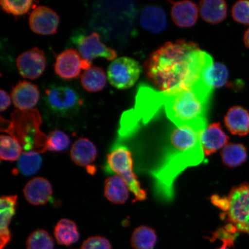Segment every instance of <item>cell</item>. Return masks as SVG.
<instances>
[{"label":"cell","mask_w":249,"mask_h":249,"mask_svg":"<svg viewBox=\"0 0 249 249\" xmlns=\"http://www.w3.org/2000/svg\"><path fill=\"white\" fill-rule=\"evenodd\" d=\"M213 63L211 55L196 43L178 40L168 42L154 52L144 68L148 80L160 91L172 93L198 82Z\"/></svg>","instance_id":"1"},{"label":"cell","mask_w":249,"mask_h":249,"mask_svg":"<svg viewBox=\"0 0 249 249\" xmlns=\"http://www.w3.org/2000/svg\"><path fill=\"white\" fill-rule=\"evenodd\" d=\"M201 133L189 126H176L171 131L157 165L151 171L158 197L170 201L176 180L187 168L203 162L205 154Z\"/></svg>","instance_id":"2"},{"label":"cell","mask_w":249,"mask_h":249,"mask_svg":"<svg viewBox=\"0 0 249 249\" xmlns=\"http://www.w3.org/2000/svg\"><path fill=\"white\" fill-rule=\"evenodd\" d=\"M213 89L202 77L191 86L163 92L166 116L176 126H189L202 133L207 127V113Z\"/></svg>","instance_id":"3"},{"label":"cell","mask_w":249,"mask_h":249,"mask_svg":"<svg viewBox=\"0 0 249 249\" xmlns=\"http://www.w3.org/2000/svg\"><path fill=\"white\" fill-rule=\"evenodd\" d=\"M13 123L8 122L2 131L17 139L26 151L42 153L47 150L48 136L40 131V118L36 111H25L14 115Z\"/></svg>","instance_id":"4"},{"label":"cell","mask_w":249,"mask_h":249,"mask_svg":"<svg viewBox=\"0 0 249 249\" xmlns=\"http://www.w3.org/2000/svg\"><path fill=\"white\" fill-rule=\"evenodd\" d=\"M105 170L122 178L135 196L136 201L144 200L147 195L133 172V161L131 152L125 145L117 142L107 154Z\"/></svg>","instance_id":"5"},{"label":"cell","mask_w":249,"mask_h":249,"mask_svg":"<svg viewBox=\"0 0 249 249\" xmlns=\"http://www.w3.org/2000/svg\"><path fill=\"white\" fill-rule=\"evenodd\" d=\"M227 197L228 207L222 219L234 226L238 232L249 235V183L233 187Z\"/></svg>","instance_id":"6"},{"label":"cell","mask_w":249,"mask_h":249,"mask_svg":"<svg viewBox=\"0 0 249 249\" xmlns=\"http://www.w3.org/2000/svg\"><path fill=\"white\" fill-rule=\"evenodd\" d=\"M45 101L50 110L67 116L79 111L83 101L75 90L66 86H55L45 91Z\"/></svg>","instance_id":"7"},{"label":"cell","mask_w":249,"mask_h":249,"mask_svg":"<svg viewBox=\"0 0 249 249\" xmlns=\"http://www.w3.org/2000/svg\"><path fill=\"white\" fill-rule=\"evenodd\" d=\"M141 73L138 62L129 57L116 58L108 68L107 77L112 86L119 89L131 88Z\"/></svg>","instance_id":"8"},{"label":"cell","mask_w":249,"mask_h":249,"mask_svg":"<svg viewBox=\"0 0 249 249\" xmlns=\"http://www.w3.org/2000/svg\"><path fill=\"white\" fill-rule=\"evenodd\" d=\"M72 41L84 60L91 63L94 59L99 57L108 61L116 59V52L102 42L98 33H93L87 36L78 34L73 37Z\"/></svg>","instance_id":"9"},{"label":"cell","mask_w":249,"mask_h":249,"mask_svg":"<svg viewBox=\"0 0 249 249\" xmlns=\"http://www.w3.org/2000/svg\"><path fill=\"white\" fill-rule=\"evenodd\" d=\"M91 65V62L84 60L79 52L70 49L57 56L54 71L62 79L71 80L76 79L82 70L89 69Z\"/></svg>","instance_id":"10"},{"label":"cell","mask_w":249,"mask_h":249,"mask_svg":"<svg viewBox=\"0 0 249 249\" xmlns=\"http://www.w3.org/2000/svg\"><path fill=\"white\" fill-rule=\"evenodd\" d=\"M17 65L21 76L35 80L42 75L45 70L46 59L44 52L36 47L23 52L18 55Z\"/></svg>","instance_id":"11"},{"label":"cell","mask_w":249,"mask_h":249,"mask_svg":"<svg viewBox=\"0 0 249 249\" xmlns=\"http://www.w3.org/2000/svg\"><path fill=\"white\" fill-rule=\"evenodd\" d=\"M59 24L60 18L57 14L46 6L34 8L29 18L31 31L39 35H54L57 32Z\"/></svg>","instance_id":"12"},{"label":"cell","mask_w":249,"mask_h":249,"mask_svg":"<svg viewBox=\"0 0 249 249\" xmlns=\"http://www.w3.org/2000/svg\"><path fill=\"white\" fill-rule=\"evenodd\" d=\"M98 152L95 145L88 139L80 138L71 146L70 156L71 160L77 166L86 168L89 173H95V167L92 163L97 157Z\"/></svg>","instance_id":"13"},{"label":"cell","mask_w":249,"mask_h":249,"mask_svg":"<svg viewBox=\"0 0 249 249\" xmlns=\"http://www.w3.org/2000/svg\"><path fill=\"white\" fill-rule=\"evenodd\" d=\"M11 98L16 107L21 111H26L38 104L40 93L38 87L24 80L14 87Z\"/></svg>","instance_id":"14"},{"label":"cell","mask_w":249,"mask_h":249,"mask_svg":"<svg viewBox=\"0 0 249 249\" xmlns=\"http://www.w3.org/2000/svg\"><path fill=\"white\" fill-rule=\"evenodd\" d=\"M24 196L30 204L44 205L51 200L53 195L51 183L42 177H36L28 182L23 189Z\"/></svg>","instance_id":"15"},{"label":"cell","mask_w":249,"mask_h":249,"mask_svg":"<svg viewBox=\"0 0 249 249\" xmlns=\"http://www.w3.org/2000/svg\"><path fill=\"white\" fill-rule=\"evenodd\" d=\"M18 196H2L0 203V240L1 248L4 249L10 242L11 233L9 226L16 213Z\"/></svg>","instance_id":"16"},{"label":"cell","mask_w":249,"mask_h":249,"mask_svg":"<svg viewBox=\"0 0 249 249\" xmlns=\"http://www.w3.org/2000/svg\"><path fill=\"white\" fill-rule=\"evenodd\" d=\"M229 138L219 123L210 124L201 133V142L205 155L210 156L228 144Z\"/></svg>","instance_id":"17"},{"label":"cell","mask_w":249,"mask_h":249,"mask_svg":"<svg viewBox=\"0 0 249 249\" xmlns=\"http://www.w3.org/2000/svg\"><path fill=\"white\" fill-rule=\"evenodd\" d=\"M227 129L233 135L244 136L249 133V112L241 106L230 108L225 117Z\"/></svg>","instance_id":"18"},{"label":"cell","mask_w":249,"mask_h":249,"mask_svg":"<svg viewBox=\"0 0 249 249\" xmlns=\"http://www.w3.org/2000/svg\"><path fill=\"white\" fill-rule=\"evenodd\" d=\"M171 15L177 26L188 28L194 26L198 18V8L194 2L183 1L173 2Z\"/></svg>","instance_id":"19"},{"label":"cell","mask_w":249,"mask_h":249,"mask_svg":"<svg viewBox=\"0 0 249 249\" xmlns=\"http://www.w3.org/2000/svg\"><path fill=\"white\" fill-rule=\"evenodd\" d=\"M140 23L143 29L153 33L163 32L167 27V18L162 9L149 5L142 12Z\"/></svg>","instance_id":"20"},{"label":"cell","mask_w":249,"mask_h":249,"mask_svg":"<svg viewBox=\"0 0 249 249\" xmlns=\"http://www.w3.org/2000/svg\"><path fill=\"white\" fill-rule=\"evenodd\" d=\"M129 191L127 183L120 176L115 175L105 180L104 195L112 203H125L128 200Z\"/></svg>","instance_id":"21"},{"label":"cell","mask_w":249,"mask_h":249,"mask_svg":"<svg viewBox=\"0 0 249 249\" xmlns=\"http://www.w3.org/2000/svg\"><path fill=\"white\" fill-rule=\"evenodd\" d=\"M227 5L223 0H207L200 4L201 17L211 24L222 22L227 17Z\"/></svg>","instance_id":"22"},{"label":"cell","mask_w":249,"mask_h":249,"mask_svg":"<svg viewBox=\"0 0 249 249\" xmlns=\"http://www.w3.org/2000/svg\"><path fill=\"white\" fill-rule=\"evenodd\" d=\"M54 235L59 245L69 246L79 241L80 233L75 222L68 219H62L56 224Z\"/></svg>","instance_id":"23"},{"label":"cell","mask_w":249,"mask_h":249,"mask_svg":"<svg viewBox=\"0 0 249 249\" xmlns=\"http://www.w3.org/2000/svg\"><path fill=\"white\" fill-rule=\"evenodd\" d=\"M107 77L101 68L91 67L84 71L81 76V84L86 91L98 92L105 88Z\"/></svg>","instance_id":"24"},{"label":"cell","mask_w":249,"mask_h":249,"mask_svg":"<svg viewBox=\"0 0 249 249\" xmlns=\"http://www.w3.org/2000/svg\"><path fill=\"white\" fill-rule=\"evenodd\" d=\"M221 157L225 166L231 168L241 166L247 160V149L242 144L230 143L221 151Z\"/></svg>","instance_id":"25"},{"label":"cell","mask_w":249,"mask_h":249,"mask_svg":"<svg viewBox=\"0 0 249 249\" xmlns=\"http://www.w3.org/2000/svg\"><path fill=\"white\" fill-rule=\"evenodd\" d=\"M229 70L225 65L217 62L213 63L202 74L205 83L212 89L220 88L228 82Z\"/></svg>","instance_id":"26"},{"label":"cell","mask_w":249,"mask_h":249,"mask_svg":"<svg viewBox=\"0 0 249 249\" xmlns=\"http://www.w3.org/2000/svg\"><path fill=\"white\" fill-rule=\"evenodd\" d=\"M157 242L155 230L145 226L138 227L130 239V244L134 249H154Z\"/></svg>","instance_id":"27"},{"label":"cell","mask_w":249,"mask_h":249,"mask_svg":"<svg viewBox=\"0 0 249 249\" xmlns=\"http://www.w3.org/2000/svg\"><path fill=\"white\" fill-rule=\"evenodd\" d=\"M23 147L19 142L12 136L1 135L0 138V158L1 160L15 161L18 160L23 153Z\"/></svg>","instance_id":"28"},{"label":"cell","mask_w":249,"mask_h":249,"mask_svg":"<svg viewBox=\"0 0 249 249\" xmlns=\"http://www.w3.org/2000/svg\"><path fill=\"white\" fill-rule=\"evenodd\" d=\"M42 163V159L38 152L24 151L18 160V171L24 176H32L39 170Z\"/></svg>","instance_id":"29"},{"label":"cell","mask_w":249,"mask_h":249,"mask_svg":"<svg viewBox=\"0 0 249 249\" xmlns=\"http://www.w3.org/2000/svg\"><path fill=\"white\" fill-rule=\"evenodd\" d=\"M53 238L42 229L36 230L28 237L27 249H54Z\"/></svg>","instance_id":"30"},{"label":"cell","mask_w":249,"mask_h":249,"mask_svg":"<svg viewBox=\"0 0 249 249\" xmlns=\"http://www.w3.org/2000/svg\"><path fill=\"white\" fill-rule=\"evenodd\" d=\"M36 1L31 0H19V1H9L1 0L0 4L2 10L6 13L14 16H21L26 14L31 8L36 6Z\"/></svg>","instance_id":"31"},{"label":"cell","mask_w":249,"mask_h":249,"mask_svg":"<svg viewBox=\"0 0 249 249\" xmlns=\"http://www.w3.org/2000/svg\"><path fill=\"white\" fill-rule=\"evenodd\" d=\"M70 139L67 134L57 129L49 133L46 149L52 152H62L69 147Z\"/></svg>","instance_id":"32"},{"label":"cell","mask_w":249,"mask_h":249,"mask_svg":"<svg viewBox=\"0 0 249 249\" xmlns=\"http://www.w3.org/2000/svg\"><path fill=\"white\" fill-rule=\"evenodd\" d=\"M232 16L236 22L249 25V1L241 0L236 2L232 8Z\"/></svg>","instance_id":"33"},{"label":"cell","mask_w":249,"mask_h":249,"mask_svg":"<svg viewBox=\"0 0 249 249\" xmlns=\"http://www.w3.org/2000/svg\"><path fill=\"white\" fill-rule=\"evenodd\" d=\"M81 249H112V247L107 238L101 236H94L84 241Z\"/></svg>","instance_id":"34"},{"label":"cell","mask_w":249,"mask_h":249,"mask_svg":"<svg viewBox=\"0 0 249 249\" xmlns=\"http://www.w3.org/2000/svg\"><path fill=\"white\" fill-rule=\"evenodd\" d=\"M238 233H232L227 230L225 227L220 228L213 233V238H212V240H214L216 239H219L222 241L223 244L228 245L229 247H233L234 244V241Z\"/></svg>","instance_id":"35"},{"label":"cell","mask_w":249,"mask_h":249,"mask_svg":"<svg viewBox=\"0 0 249 249\" xmlns=\"http://www.w3.org/2000/svg\"><path fill=\"white\" fill-rule=\"evenodd\" d=\"M11 97L8 93L1 89L0 91V99H1V105H0V110L4 111L8 108L11 103Z\"/></svg>","instance_id":"36"},{"label":"cell","mask_w":249,"mask_h":249,"mask_svg":"<svg viewBox=\"0 0 249 249\" xmlns=\"http://www.w3.org/2000/svg\"><path fill=\"white\" fill-rule=\"evenodd\" d=\"M244 40L245 46L249 49V29L245 33Z\"/></svg>","instance_id":"37"},{"label":"cell","mask_w":249,"mask_h":249,"mask_svg":"<svg viewBox=\"0 0 249 249\" xmlns=\"http://www.w3.org/2000/svg\"><path fill=\"white\" fill-rule=\"evenodd\" d=\"M229 246L228 245L223 244L222 247H221L220 248H218L216 249H230Z\"/></svg>","instance_id":"38"}]
</instances>
